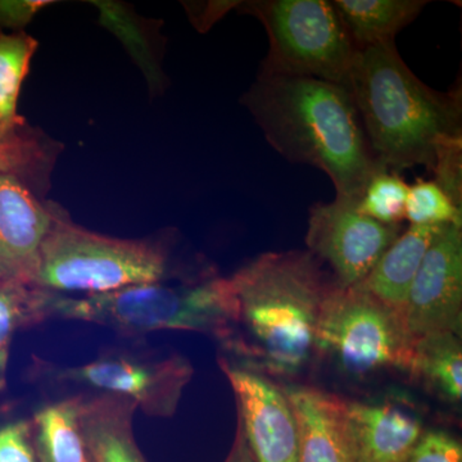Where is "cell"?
Instances as JSON below:
<instances>
[{"mask_svg": "<svg viewBox=\"0 0 462 462\" xmlns=\"http://www.w3.org/2000/svg\"><path fill=\"white\" fill-rule=\"evenodd\" d=\"M236 321L224 346L234 363L263 375L302 373L319 354V324L336 282L310 252H269L230 278Z\"/></svg>", "mask_w": 462, "mask_h": 462, "instance_id": "1", "label": "cell"}, {"mask_svg": "<svg viewBox=\"0 0 462 462\" xmlns=\"http://www.w3.org/2000/svg\"><path fill=\"white\" fill-rule=\"evenodd\" d=\"M243 103L276 152L327 173L339 199L358 202L374 173L385 169L374 157L355 100L343 85L258 75Z\"/></svg>", "mask_w": 462, "mask_h": 462, "instance_id": "2", "label": "cell"}, {"mask_svg": "<svg viewBox=\"0 0 462 462\" xmlns=\"http://www.w3.org/2000/svg\"><path fill=\"white\" fill-rule=\"evenodd\" d=\"M346 89L352 94L378 163L400 172L462 148L461 88L431 89L403 62L396 42L356 51Z\"/></svg>", "mask_w": 462, "mask_h": 462, "instance_id": "3", "label": "cell"}, {"mask_svg": "<svg viewBox=\"0 0 462 462\" xmlns=\"http://www.w3.org/2000/svg\"><path fill=\"white\" fill-rule=\"evenodd\" d=\"M230 278L209 276L181 285L144 282L97 294L71 297L53 293L51 319L91 322L126 337L161 330L196 331L229 342L236 321Z\"/></svg>", "mask_w": 462, "mask_h": 462, "instance_id": "4", "label": "cell"}, {"mask_svg": "<svg viewBox=\"0 0 462 462\" xmlns=\"http://www.w3.org/2000/svg\"><path fill=\"white\" fill-rule=\"evenodd\" d=\"M167 270V254L157 243L94 233L56 207L30 285L65 296H97L163 281Z\"/></svg>", "mask_w": 462, "mask_h": 462, "instance_id": "5", "label": "cell"}, {"mask_svg": "<svg viewBox=\"0 0 462 462\" xmlns=\"http://www.w3.org/2000/svg\"><path fill=\"white\" fill-rule=\"evenodd\" d=\"M245 12L260 20L269 53L260 75L318 79L346 88L356 51L327 0H258Z\"/></svg>", "mask_w": 462, "mask_h": 462, "instance_id": "6", "label": "cell"}, {"mask_svg": "<svg viewBox=\"0 0 462 462\" xmlns=\"http://www.w3.org/2000/svg\"><path fill=\"white\" fill-rule=\"evenodd\" d=\"M413 345L404 315L360 285H334L325 300L318 346L345 372L364 376L382 370L409 372Z\"/></svg>", "mask_w": 462, "mask_h": 462, "instance_id": "7", "label": "cell"}, {"mask_svg": "<svg viewBox=\"0 0 462 462\" xmlns=\"http://www.w3.org/2000/svg\"><path fill=\"white\" fill-rule=\"evenodd\" d=\"M45 365L47 375L60 383L88 385L103 393L127 398L152 418H171L182 392L193 378V366L182 356L142 358L106 355L78 366Z\"/></svg>", "mask_w": 462, "mask_h": 462, "instance_id": "8", "label": "cell"}, {"mask_svg": "<svg viewBox=\"0 0 462 462\" xmlns=\"http://www.w3.org/2000/svg\"><path fill=\"white\" fill-rule=\"evenodd\" d=\"M400 234L401 225L380 224L361 214L355 200L336 197L312 207L306 245L310 254L330 264L336 284L349 288L366 279Z\"/></svg>", "mask_w": 462, "mask_h": 462, "instance_id": "9", "label": "cell"}, {"mask_svg": "<svg viewBox=\"0 0 462 462\" xmlns=\"http://www.w3.org/2000/svg\"><path fill=\"white\" fill-rule=\"evenodd\" d=\"M218 365L236 394L238 421L254 462H298L297 419L284 389L229 358L221 357Z\"/></svg>", "mask_w": 462, "mask_h": 462, "instance_id": "10", "label": "cell"}, {"mask_svg": "<svg viewBox=\"0 0 462 462\" xmlns=\"http://www.w3.org/2000/svg\"><path fill=\"white\" fill-rule=\"evenodd\" d=\"M404 320L415 340L434 333L461 336V226L445 225L431 243L410 289Z\"/></svg>", "mask_w": 462, "mask_h": 462, "instance_id": "11", "label": "cell"}, {"mask_svg": "<svg viewBox=\"0 0 462 462\" xmlns=\"http://www.w3.org/2000/svg\"><path fill=\"white\" fill-rule=\"evenodd\" d=\"M54 214L23 178L0 172V281L30 285Z\"/></svg>", "mask_w": 462, "mask_h": 462, "instance_id": "12", "label": "cell"}, {"mask_svg": "<svg viewBox=\"0 0 462 462\" xmlns=\"http://www.w3.org/2000/svg\"><path fill=\"white\" fill-rule=\"evenodd\" d=\"M345 433L354 462H406L424 431L396 404L345 401Z\"/></svg>", "mask_w": 462, "mask_h": 462, "instance_id": "13", "label": "cell"}, {"mask_svg": "<svg viewBox=\"0 0 462 462\" xmlns=\"http://www.w3.org/2000/svg\"><path fill=\"white\" fill-rule=\"evenodd\" d=\"M298 424V462H354L346 446L345 400L321 389L285 388Z\"/></svg>", "mask_w": 462, "mask_h": 462, "instance_id": "14", "label": "cell"}, {"mask_svg": "<svg viewBox=\"0 0 462 462\" xmlns=\"http://www.w3.org/2000/svg\"><path fill=\"white\" fill-rule=\"evenodd\" d=\"M136 410L133 401L114 394L85 397L81 430L91 462H145L133 433Z\"/></svg>", "mask_w": 462, "mask_h": 462, "instance_id": "15", "label": "cell"}, {"mask_svg": "<svg viewBox=\"0 0 462 462\" xmlns=\"http://www.w3.org/2000/svg\"><path fill=\"white\" fill-rule=\"evenodd\" d=\"M443 226H413L400 234L360 287L404 315L407 298L422 260Z\"/></svg>", "mask_w": 462, "mask_h": 462, "instance_id": "16", "label": "cell"}, {"mask_svg": "<svg viewBox=\"0 0 462 462\" xmlns=\"http://www.w3.org/2000/svg\"><path fill=\"white\" fill-rule=\"evenodd\" d=\"M425 0H336L334 8L356 51L396 42L421 14Z\"/></svg>", "mask_w": 462, "mask_h": 462, "instance_id": "17", "label": "cell"}, {"mask_svg": "<svg viewBox=\"0 0 462 462\" xmlns=\"http://www.w3.org/2000/svg\"><path fill=\"white\" fill-rule=\"evenodd\" d=\"M36 50L38 42L25 32H0V145L5 147L41 149L26 135L25 120L17 112L21 88Z\"/></svg>", "mask_w": 462, "mask_h": 462, "instance_id": "18", "label": "cell"}, {"mask_svg": "<svg viewBox=\"0 0 462 462\" xmlns=\"http://www.w3.org/2000/svg\"><path fill=\"white\" fill-rule=\"evenodd\" d=\"M84 396L45 404L33 413V446L39 462H91L81 430Z\"/></svg>", "mask_w": 462, "mask_h": 462, "instance_id": "19", "label": "cell"}, {"mask_svg": "<svg viewBox=\"0 0 462 462\" xmlns=\"http://www.w3.org/2000/svg\"><path fill=\"white\" fill-rule=\"evenodd\" d=\"M409 373L447 402L462 398V346L455 333H434L415 340Z\"/></svg>", "mask_w": 462, "mask_h": 462, "instance_id": "20", "label": "cell"}, {"mask_svg": "<svg viewBox=\"0 0 462 462\" xmlns=\"http://www.w3.org/2000/svg\"><path fill=\"white\" fill-rule=\"evenodd\" d=\"M53 293L23 282L0 281V393L7 387L12 340L18 330L51 319Z\"/></svg>", "mask_w": 462, "mask_h": 462, "instance_id": "21", "label": "cell"}, {"mask_svg": "<svg viewBox=\"0 0 462 462\" xmlns=\"http://www.w3.org/2000/svg\"><path fill=\"white\" fill-rule=\"evenodd\" d=\"M410 185L397 172L380 169L367 182L357 202L361 214L384 225H401L406 218Z\"/></svg>", "mask_w": 462, "mask_h": 462, "instance_id": "22", "label": "cell"}, {"mask_svg": "<svg viewBox=\"0 0 462 462\" xmlns=\"http://www.w3.org/2000/svg\"><path fill=\"white\" fill-rule=\"evenodd\" d=\"M406 220L413 226H462L461 206L438 182L418 179L407 194Z\"/></svg>", "mask_w": 462, "mask_h": 462, "instance_id": "23", "label": "cell"}, {"mask_svg": "<svg viewBox=\"0 0 462 462\" xmlns=\"http://www.w3.org/2000/svg\"><path fill=\"white\" fill-rule=\"evenodd\" d=\"M0 462H39L30 419L0 424Z\"/></svg>", "mask_w": 462, "mask_h": 462, "instance_id": "24", "label": "cell"}, {"mask_svg": "<svg viewBox=\"0 0 462 462\" xmlns=\"http://www.w3.org/2000/svg\"><path fill=\"white\" fill-rule=\"evenodd\" d=\"M406 462H462L460 442L446 431H425Z\"/></svg>", "mask_w": 462, "mask_h": 462, "instance_id": "25", "label": "cell"}, {"mask_svg": "<svg viewBox=\"0 0 462 462\" xmlns=\"http://www.w3.org/2000/svg\"><path fill=\"white\" fill-rule=\"evenodd\" d=\"M42 149L29 151V149H17L0 145V172L16 173L23 178V171L41 160Z\"/></svg>", "mask_w": 462, "mask_h": 462, "instance_id": "26", "label": "cell"}, {"mask_svg": "<svg viewBox=\"0 0 462 462\" xmlns=\"http://www.w3.org/2000/svg\"><path fill=\"white\" fill-rule=\"evenodd\" d=\"M42 5V2H0V26L25 25Z\"/></svg>", "mask_w": 462, "mask_h": 462, "instance_id": "27", "label": "cell"}, {"mask_svg": "<svg viewBox=\"0 0 462 462\" xmlns=\"http://www.w3.org/2000/svg\"><path fill=\"white\" fill-rule=\"evenodd\" d=\"M225 462H254V455L245 439V431L238 421V430H236V440H234L233 448Z\"/></svg>", "mask_w": 462, "mask_h": 462, "instance_id": "28", "label": "cell"}]
</instances>
